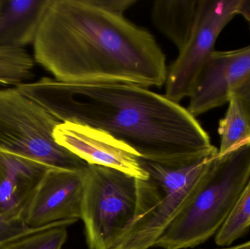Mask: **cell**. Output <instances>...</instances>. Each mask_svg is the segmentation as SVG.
I'll return each mask as SVG.
<instances>
[{"mask_svg": "<svg viewBox=\"0 0 250 249\" xmlns=\"http://www.w3.org/2000/svg\"><path fill=\"white\" fill-rule=\"evenodd\" d=\"M231 95L242 102L250 118V73L233 88L230 96Z\"/></svg>", "mask_w": 250, "mask_h": 249, "instance_id": "ffe728a7", "label": "cell"}, {"mask_svg": "<svg viewBox=\"0 0 250 249\" xmlns=\"http://www.w3.org/2000/svg\"><path fill=\"white\" fill-rule=\"evenodd\" d=\"M85 171L50 168L23 214L25 225L69 226L82 219Z\"/></svg>", "mask_w": 250, "mask_h": 249, "instance_id": "ba28073f", "label": "cell"}, {"mask_svg": "<svg viewBox=\"0 0 250 249\" xmlns=\"http://www.w3.org/2000/svg\"><path fill=\"white\" fill-rule=\"evenodd\" d=\"M66 227H53L21 237L0 249H62L67 238Z\"/></svg>", "mask_w": 250, "mask_h": 249, "instance_id": "e0dca14e", "label": "cell"}, {"mask_svg": "<svg viewBox=\"0 0 250 249\" xmlns=\"http://www.w3.org/2000/svg\"><path fill=\"white\" fill-rule=\"evenodd\" d=\"M137 179L118 170L88 165L82 219L89 249H112L135 217Z\"/></svg>", "mask_w": 250, "mask_h": 249, "instance_id": "8992f818", "label": "cell"}, {"mask_svg": "<svg viewBox=\"0 0 250 249\" xmlns=\"http://www.w3.org/2000/svg\"><path fill=\"white\" fill-rule=\"evenodd\" d=\"M228 103L227 112L219 122V156L250 143V118L248 112L233 95L229 97Z\"/></svg>", "mask_w": 250, "mask_h": 249, "instance_id": "5bb4252c", "label": "cell"}, {"mask_svg": "<svg viewBox=\"0 0 250 249\" xmlns=\"http://www.w3.org/2000/svg\"><path fill=\"white\" fill-rule=\"evenodd\" d=\"M56 142L88 165L118 170L138 180L147 173L133 149L103 130L83 124L61 122L54 132Z\"/></svg>", "mask_w": 250, "mask_h": 249, "instance_id": "9c48e42d", "label": "cell"}, {"mask_svg": "<svg viewBox=\"0 0 250 249\" xmlns=\"http://www.w3.org/2000/svg\"><path fill=\"white\" fill-rule=\"evenodd\" d=\"M61 226V225H59ZM50 226L46 228H29L26 226L23 221H16V222H6L0 219V247L4 246V244L18 239L21 237L25 236L47 228H53Z\"/></svg>", "mask_w": 250, "mask_h": 249, "instance_id": "ac0fdd59", "label": "cell"}, {"mask_svg": "<svg viewBox=\"0 0 250 249\" xmlns=\"http://www.w3.org/2000/svg\"><path fill=\"white\" fill-rule=\"evenodd\" d=\"M34 60L23 48L0 47V83L18 85L29 80Z\"/></svg>", "mask_w": 250, "mask_h": 249, "instance_id": "2e32d148", "label": "cell"}, {"mask_svg": "<svg viewBox=\"0 0 250 249\" xmlns=\"http://www.w3.org/2000/svg\"><path fill=\"white\" fill-rule=\"evenodd\" d=\"M239 15H241L250 25V0H242Z\"/></svg>", "mask_w": 250, "mask_h": 249, "instance_id": "44dd1931", "label": "cell"}, {"mask_svg": "<svg viewBox=\"0 0 250 249\" xmlns=\"http://www.w3.org/2000/svg\"><path fill=\"white\" fill-rule=\"evenodd\" d=\"M223 249H250V241L234 246V247H228V248Z\"/></svg>", "mask_w": 250, "mask_h": 249, "instance_id": "7402d4cb", "label": "cell"}, {"mask_svg": "<svg viewBox=\"0 0 250 249\" xmlns=\"http://www.w3.org/2000/svg\"><path fill=\"white\" fill-rule=\"evenodd\" d=\"M199 7L200 0H157L151 10L153 23L181 51L192 35Z\"/></svg>", "mask_w": 250, "mask_h": 249, "instance_id": "4fadbf2b", "label": "cell"}, {"mask_svg": "<svg viewBox=\"0 0 250 249\" xmlns=\"http://www.w3.org/2000/svg\"><path fill=\"white\" fill-rule=\"evenodd\" d=\"M92 4L118 16H124L125 11L130 8L136 0H89Z\"/></svg>", "mask_w": 250, "mask_h": 249, "instance_id": "d6986e66", "label": "cell"}, {"mask_svg": "<svg viewBox=\"0 0 250 249\" xmlns=\"http://www.w3.org/2000/svg\"><path fill=\"white\" fill-rule=\"evenodd\" d=\"M250 178V143L217 155L155 247L194 248L220 230Z\"/></svg>", "mask_w": 250, "mask_h": 249, "instance_id": "277c9868", "label": "cell"}, {"mask_svg": "<svg viewBox=\"0 0 250 249\" xmlns=\"http://www.w3.org/2000/svg\"><path fill=\"white\" fill-rule=\"evenodd\" d=\"M51 0H0V47L33 43Z\"/></svg>", "mask_w": 250, "mask_h": 249, "instance_id": "7c38bea8", "label": "cell"}, {"mask_svg": "<svg viewBox=\"0 0 250 249\" xmlns=\"http://www.w3.org/2000/svg\"><path fill=\"white\" fill-rule=\"evenodd\" d=\"M33 45L36 62L59 81L166 83V56L153 35L89 0H51Z\"/></svg>", "mask_w": 250, "mask_h": 249, "instance_id": "7a4b0ae2", "label": "cell"}, {"mask_svg": "<svg viewBox=\"0 0 250 249\" xmlns=\"http://www.w3.org/2000/svg\"><path fill=\"white\" fill-rule=\"evenodd\" d=\"M61 121L16 88L0 90V151L50 168L83 172L88 164L59 145Z\"/></svg>", "mask_w": 250, "mask_h": 249, "instance_id": "5b68a950", "label": "cell"}, {"mask_svg": "<svg viewBox=\"0 0 250 249\" xmlns=\"http://www.w3.org/2000/svg\"><path fill=\"white\" fill-rule=\"evenodd\" d=\"M16 89L61 122L103 130L150 160L218 153L187 108L148 88L125 83H67L43 77Z\"/></svg>", "mask_w": 250, "mask_h": 249, "instance_id": "6da1fadb", "label": "cell"}, {"mask_svg": "<svg viewBox=\"0 0 250 249\" xmlns=\"http://www.w3.org/2000/svg\"><path fill=\"white\" fill-rule=\"evenodd\" d=\"M250 228V178L227 220L216 234V244L229 247L245 235Z\"/></svg>", "mask_w": 250, "mask_h": 249, "instance_id": "9a60e30c", "label": "cell"}, {"mask_svg": "<svg viewBox=\"0 0 250 249\" xmlns=\"http://www.w3.org/2000/svg\"><path fill=\"white\" fill-rule=\"evenodd\" d=\"M250 73V45L233 51H214L197 76L187 109L196 118L228 103L233 88Z\"/></svg>", "mask_w": 250, "mask_h": 249, "instance_id": "30bf717a", "label": "cell"}, {"mask_svg": "<svg viewBox=\"0 0 250 249\" xmlns=\"http://www.w3.org/2000/svg\"><path fill=\"white\" fill-rule=\"evenodd\" d=\"M50 168L0 151V219L22 221Z\"/></svg>", "mask_w": 250, "mask_h": 249, "instance_id": "8fae6325", "label": "cell"}, {"mask_svg": "<svg viewBox=\"0 0 250 249\" xmlns=\"http://www.w3.org/2000/svg\"><path fill=\"white\" fill-rule=\"evenodd\" d=\"M217 155L167 161L140 158L147 178L137 179L135 217L112 249L155 247Z\"/></svg>", "mask_w": 250, "mask_h": 249, "instance_id": "3957f363", "label": "cell"}, {"mask_svg": "<svg viewBox=\"0 0 250 249\" xmlns=\"http://www.w3.org/2000/svg\"><path fill=\"white\" fill-rule=\"evenodd\" d=\"M242 0H200L198 17L188 43L167 68L165 96L173 102L189 97L203 66L214 51L224 28L239 15Z\"/></svg>", "mask_w": 250, "mask_h": 249, "instance_id": "52a82bcc", "label": "cell"}]
</instances>
